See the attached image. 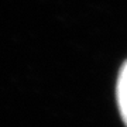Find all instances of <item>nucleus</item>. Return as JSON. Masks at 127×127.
<instances>
[{"mask_svg":"<svg viewBox=\"0 0 127 127\" xmlns=\"http://www.w3.org/2000/svg\"><path fill=\"white\" fill-rule=\"evenodd\" d=\"M116 93H117V103H119L120 116H122L124 124L127 126V61L123 64L120 73H119Z\"/></svg>","mask_w":127,"mask_h":127,"instance_id":"obj_1","label":"nucleus"}]
</instances>
